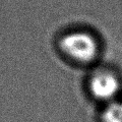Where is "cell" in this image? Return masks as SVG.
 Segmentation results:
<instances>
[{
	"instance_id": "cell-1",
	"label": "cell",
	"mask_w": 122,
	"mask_h": 122,
	"mask_svg": "<svg viewBox=\"0 0 122 122\" xmlns=\"http://www.w3.org/2000/svg\"><path fill=\"white\" fill-rule=\"evenodd\" d=\"M60 48L64 54L78 63H90L99 54L98 41L85 30H74L64 35L60 40Z\"/></svg>"
},
{
	"instance_id": "cell-2",
	"label": "cell",
	"mask_w": 122,
	"mask_h": 122,
	"mask_svg": "<svg viewBox=\"0 0 122 122\" xmlns=\"http://www.w3.org/2000/svg\"><path fill=\"white\" fill-rule=\"evenodd\" d=\"M90 92L100 101L112 102L120 91V81L115 73L109 70H98L89 82Z\"/></svg>"
},
{
	"instance_id": "cell-3",
	"label": "cell",
	"mask_w": 122,
	"mask_h": 122,
	"mask_svg": "<svg viewBox=\"0 0 122 122\" xmlns=\"http://www.w3.org/2000/svg\"><path fill=\"white\" fill-rule=\"evenodd\" d=\"M103 122H122V101L108 103L102 114Z\"/></svg>"
}]
</instances>
